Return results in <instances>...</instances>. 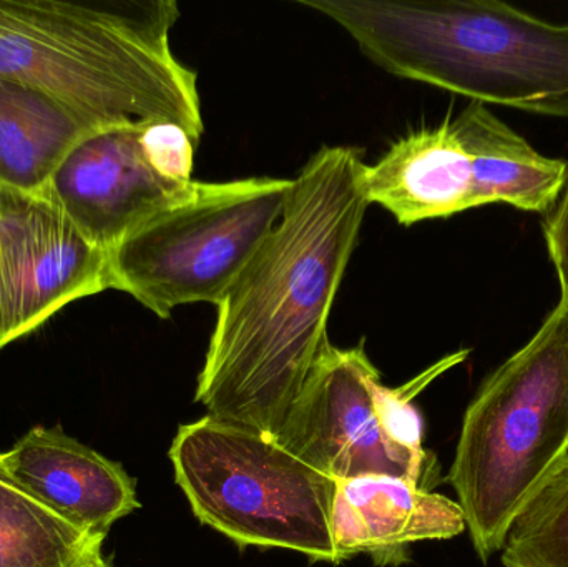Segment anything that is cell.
<instances>
[{
  "label": "cell",
  "instance_id": "52a82bcc",
  "mask_svg": "<svg viewBox=\"0 0 568 567\" xmlns=\"http://www.w3.org/2000/svg\"><path fill=\"white\" fill-rule=\"evenodd\" d=\"M293 180L202 183L109 253L112 290L166 320L176 306L219 305L286 209Z\"/></svg>",
  "mask_w": 568,
  "mask_h": 567
},
{
  "label": "cell",
  "instance_id": "3957f363",
  "mask_svg": "<svg viewBox=\"0 0 568 567\" xmlns=\"http://www.w3.org/2000/svg\"><path fill=\"white\" fill-rule=\"evenodd\" d=\"M387 73L568 120V23L499 0H297Z\"/></svg>",
  "mask_w": 568,
  "mask_h": 567
},
{
  "label": "cell",
  "instance_id": "2e32d148",
  "mask_svg": "<svg viewBox=\"0 0 568 567\" xmlns=\"http://www.w3.org/2000/svg\"><path fill=\"white\" fill-rule=\"evenodd\" d=\"M544 236L559 279L560 296L568 298V175L562 195L544 220Z\"/></svg>",
  "mask_w": 568,
  "mask_h": 567
},
{
  "label": "cell",
  "instance_id": "8992f818",
  "mask_svg": "<svg viewBox=\"0 0 568 567\" xmlns=\"http://www.w3.org/2000/svg\"><path fill=\"white\" fill-rule=\"evenodd\" d=\"M568 162L537 152L486 103L456 119L403 136L374 165H364L367 202L410 226L477 206L506 203L547 213L562 195Z\"/></svg>",
  "mask_w": 568,
  "mask_h": 567
},
{
  "label": "cell",
  "instance_id": "30bf717a",
  "mask_svg": "<svg viewBox=\"0 0 568 567\" xmlns=\"http://www.w3.org/2000/svg\"><path fill=\"white\" fill-rule=\"evenodd\" d=\"M0 282L7 345L110 285L109 253L40 193L0 189Z\"/></svg>",
  "mask_w": 568,
  "mask_h": 567
},
{
  "label": "cell",
  "instance_id": "9c48e42d",
  "mask_svg": "<svg viewBox=\"0 0 568 567\" xmlns=\"http://www.w3.org/2000/svg\"><path fill=\"white\" fill-rule=\"evenodd\" d=\"M199 143L162 120L95 130L67 153L40 195L110 253L133 230L195 195Z\"/></svg>",
  "mask_w": 568,
  "mask_h": 567
},
{
  "label": "cell",
  "instance_id": "ba28073f",
  "mask_svg": "<svg viewBox=\"0 0 568 567\" xmlns=\"http://www.w3.org/2000/svg\"><path fill=\"white\" fill-rule=\"evenodd\" d=\"M469 353L459 350L406 385L387 388L364 340L346 350L329 343L276 442L337 482L386 476L426 488L423 483L433 473L434 456L423 448V419L413 402L437 376L466 362Z\"/></svg>",
  "mask_w": 568,
  "mask_h": 567
},
{
  "label": "cell",
  "instance_id": "5b68a950",
  "mask_svg": "<svg viewBox=\"0 0 568 567\" xmlns=\"http://www.w3.org/2000/svg\"><path fill=\"white\" fill-rule=\"evenodd\" d=\"M170 459L203 525L236 545L283 548L339 565L334 503L339 482L276 439L205 416L180 426Z\"/></svg>",
  "mask_w": 568,
  "mask_h": 567
},
{
  "label": "cell",
  "instance_id": "4fadbf2b",
  "mask_svg": "<svg viewBox=\"0 0 568 567\" xmlns=\"http://www.w3.org/2000/svg\"><path fill=\"white\" fill-rule=\"evenodd\" d=\"M92 132L42 90L0 79V189L42 193L67 153Z\"/></svg>",
  "mask_w": 568,
  "mask_h": 567
},
{
  "label": "cell",
  "instance_id": "7a4b0ae2",
  "mask_svg": "<svg viewBox=\"0 0 568 567\" xmlns=\"http://www.w3.org/2000/svg\"><path fill=\"white\" fill-rule=\"evenodd\" d=\"M175 0H0V79L42 90L93 130L162 120L202 139L195 70L170 33Z\"/></svg>",
  "mask_w": 568,
  "mask_h": 567
},
{
  "label": "cell",
  "instance_id": "8fae6325",
  "mask_svg": "<svg viewBox=\"0 0 568 567\" xmlns=\"http://www.w3.org/2000/svg\"><path fill=\"white\" fill-rule=\"evenodd\" d=\"M0 466L57 515L103 539L140 508L135 479L123 466L70 438L62 426L30 429L0 455Z\"/></svg>",
  "mask_w": 568,
  "mask_h": 567
},
{
  "label": "cell",
  "instance_id": "6da1fadb",
  "mask_svg": "<svg viewBox=\"0 0 568 567\" xmlns=\"http://www.w3.org/2000/svg\"><path fill=\"white\" fill-rule=\"evenodd\" d=\"M364 152L321 146L286 209L216 305L195 402L209 416L278 438L329 340L327 322L367 202Z\"/></svg>",
  "mask_w": 568,
  "mask_h": 567
},
{
  "label": "cell",
  "instance_id": "ac0fdd59",
  "mask_svg": "<svg viewBox=\"0 0 568 567\" xmlns=\"http://www.w3.org/2000/svg\"><path fill=\"white\" fill-rule=\"evenodd\" d=\"M90 567H115V566H113L112 563L109 561V559H105L102 556V558H100L99 561L93 563V565Z\"/></svg>",
  "mask_w": 568,
  "mask_h": 567
},
{
  "label": "cell",
  "instance_id": "7c38bea8",
  "mask_svg": "<svg viewBox=\"0 0 568 567\" xmlns=\"http://www.w3.org/2000/svg\"><path fill=\"white\" fill-rule=\"evenodd\" d=\"M466 531L459 503L406 479L367 476L337 486L334 539L341 561L367 555L379 567L410 561V545Z\"/></svg>",
  "mask_w": 568,
  "mask_h": 567
},
{
  "label": "cell",
  "instance_id": "5bb4252c",
  "mask_svg": "<svg viewBox=\"0 0 568 567\" xmlns=\"http://www.w3.org/2000/svg\"><path fill=\"white\" fill-rule=\"evenodd\" d=\"M105 539L20 488L0 466V567H90Z\"/></svg>",
  "mask_w": 568,
  "mask_h": 567
},
{
  "label": "cell",
  "instance_id": "277c9868",
  "mask_svg": "<svg viewBox=\"0 0 568 567\" xmlns=\"http://www.w3.org/2000/svg\"><path fill=\"white\" fill-rule=\"evenodd\" d=\"M568 458V298L477 389L446 482L484 565Z\"/></svg>",
  "mask_w": 568,
  "mask_h": 567
},
{
  "label": "cell",
  "instance_id": "9a60e30c",
  "mask_svg": "<svg viewBox=\"0 0 568 567\" xmlns=\"http://www.w3.org/2000/svg\"><path fill=\"white\" fill-rule=\"evenodd\" d=\"M504 567H568V458L510 525Z\"/></svg>",
  "mask_w": 568,
  "mask_h": 567
},
{
  "label": "cell",
  "instance_id": "e0dca14e",
  "mask_svg": "<svg viewBox=\"0 0 568 567\" xmlns=\"http://www.w3.org/2000/svg\"><path fill=\"white\" fill-rule=\"evenodd\" d=\"M6 322H3V306H2V282H0V350L6 348Z\"/></svg>",
  "mask_w": 568,
  "mask_h": 567
}]
</instances>
